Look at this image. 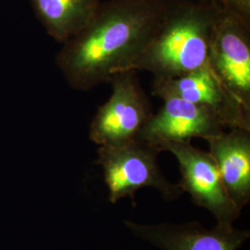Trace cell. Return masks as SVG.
<instances>
[{"instance_id":"obj_5","label":"cell","mask_w":250,"mask_h":250,"mask_svg":"<svg viewBox=\"0 0 250 250\" xmlns=\"http://www.w3.org/2000/svg\"><path fill=\"white\" fill-rule=\"evenodd\" d=\"M212 3L215 21L208 62L226 87L250 112V26Z\"/></svg>"},{"instance_id":"obj_12","label":"cell","mask_w":250,"mask_h":250,"mask_svg":"<svg viewBox=\"0 0 250 250\" xmlns=\"http://www.w3.org/2000/svg\"><path fill=\"white\" fill-rule=\"evenodd\" d=\"M218 6L250 26V0H212Z\"/></svg>"},{"instance_id":"obj_4","label":"cell","mask_w":250,"mask_h":250,"mask_svg":"<svg viewBox=\"0 0 250 250\" xmlns=\"http://www.w3.org/2000/svg\"><path fill=\"white\" fill-rule=\"evenodd\" d=\"M109 83L111 95L98 108L90 125V140L99 146L136 138L153 115L151 102L135 71L118 72Z\"/></svg>"},{"instance_id":"obj_8","label":"cell","mask_w":250,"mask_h":250,"mask_svg":"<svg viewBox=\"0 0 250 250\" xmlns=\"http://www.w3.org/2000/svg\"><path fill=\"white\" fill-rule=\"evenodd\" d=\"M162 100L159 111L153 113L136 136L161 151L165 144L191 142L193 138L207 141L224 132L220 121L208 107L177 98Z\"/></svg>"},{"instance_id":"obj_1","label":"cell","mask_w":250,"mask_h":250,"mask_svg":"<svg viewBox=\"0 0 250 250\" xmlns=\"http://www.w3.org/2000/svg\"><path fill=\"white\" fill-rule=\"evenodd\" d=\"M164 7V0H103L89 22L57 55L69 85L88 91L130 71L155 35Z\"/></svg>"},{"instance_id":"obj_9","label":"cell","mask_w":250,"mask_h":250,"mask_svg":"<svg viewBox=\"0 0 250 250\" xmlns=\"http://www.w3.org/2000/svg\"><path fill=\"white\" fill-rule=\"evenodd\" d=\"M134 236L161 250H238L250 237V231L232 224H217L206 228L198 223L141 224L125 221Z\"/></svg>"},{"instance_id":"obj_10","label":"cell","mask_w":250,"mask_h":250,"mask_svg":"<svg viewBox=\"0 0 250 250\" xmlns=\"http://www.w3.org/2000/svg\"><path fill=\"white\" fill-rule=\"evenodd\" d=\"M207 142L228 196L241 210L250 201V131L230 129Z\"/></svg>"},{"instance_id":"obj_7","label":"cell","mask_w":250,"mask_h":250,"mask_svg":"<svg viewBox=\"0 0 250 250\" xmlns=\"http://www.w3.org/2000/svg\"><path fill=\"white\" fill-rule=\"evenodd\" d=\"M176 158L182 174L178 185L196 205L207 208L219 224H232L241 210L229 197L213 157L191 142H170L161 147Z\"/></svg>"},{"instance_id":"obj_6","label":"cell","mask_w":250,"mask_h":250,"mask_svg":"<svg viewBox=\"0 0 250 250\" xmlns=\"http://www.w3.org/2000/svg\"><path fill=\"white\" fill-rule=\"evenodd\" d=\"M152 95L177 98L208 107L224 128L250 131V112L226 87L209 62L194 72L171 79H154Z\"/></svg>"},{"instance_id":"obj_3","label":"cell","mask_w":250,"mask_h":250,"mask_svg":"<svg viewBox=\"0 0 250 250\" xmlns=\"http://www.w3.org/2000/svg\"><path fill=\"white\" fill-rule=\"evenodd\" d=\"M161 150L138 138L125 143L100 146L97 163L102 168L111 203L130 197L135 205V193L143 188H156L162 197L172 200L183 193L162 174L158 164Z\"/></svg>"},{"instance_id":"obj_2","label":"cell","mask_w":250,"mask_h":250,"mask_svg":"<svg viewBox=\"0 0 250 250\" xmlns=\"http://www.w3.org/2000/svg\"><path fill=\"white\" fill-rule=\"evenodd\" d=\"M159 27L130 71L150 72L154 79H171L208 62L215 21L211 0H164Z\"/></svg>"},{"instance_id":"obj_11","label":"cell","mask_w":250,"mask_h":250,"mask_svg":"<svg viewBox=\"0 0 250 250\" xmlns=\"http://www.w3.org/2000/svg\"><path fill=\"white\" fill-rule=\"evenodd\" d=\"M102 1L31 0V3L46 33L63 44L89 22Z\"/></svg>"}]
</instances>
